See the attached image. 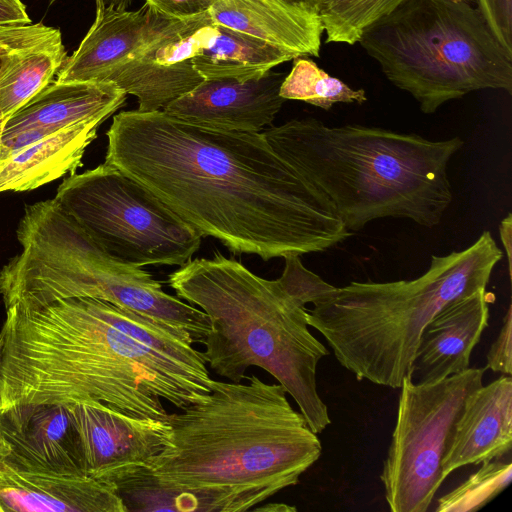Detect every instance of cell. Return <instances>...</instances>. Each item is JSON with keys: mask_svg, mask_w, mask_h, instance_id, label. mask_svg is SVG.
Listing matches in <instances>:
<instances>
[{"mask_svg": "<svg viewBox=\"0 0 512 512\" xmlns=\"http://www.w3.org/2000/svg\"><path fill=\"white\" fill-rule=\"evenodd\" d=\"M105 162L231 252L264 261L323 252L352 235L332 203L262 132L182 121L163 110L123 111L107 131Z\"/></svg>", "mask_w": 512, "mask_h": 512, "instance_id": "cell-1", "label": "cell"}, {"mask_svg": "<svg viewBox=\"0 0 512 512\" xmlns=\"http://www.w3.org/2000/svg\"><path fill=\"white\" fill-rule=\"evenodd\" d=\"M0 330V412L22 404L96 403L165 420L212 390L193 338L104 300L13 304Z\"/></svg>", "mask_w": 512, "mask_h": 512, "instance_id": "cell-2", "label": "cell"}, {"mask_svg": "<svg viewBox=\"0 0 512 512\" xmlns=\"http://www.w3.org/2000/svg\"><path fill=\"white\" fill-rule=\"evenodd\" d=\"M248 380L213 379L206 398L168 414V442L146 466L160 486L198 494L209 511H247L320 458L317 434L284 387Z\"/></svg>", "mask_w": 512, "mask_h": 512, "instance_id": "cell-3", "label": "cell"}, {"mask_svg": "<svg viewBox=\"0 0 512 512\" xmlns=\"http://www.w3.org/2000/svg\"><path fill=\"white\" fill-rule=\"evenodd\" d=\"M261 132L283 160L326 195L352 233L386 217L431 228L452 202L447 169L464 145L460 137L433 141L359 124L327 126L315 118L292 119Z\"/></svg>", "mask_w": 512, "mask_h": 512, "instance_id": "cell-4", "label": "cell"}, {"mask_svg": "<svg viewBox=\"0 0 512 512\" xmlns=\"http://www.w3.org/2000/svg\"><path fill=\"white\" fill-rule=\"evenodd\" d=\"M168 284L208 316L201 353L217 375L240 383L249 367H260L293 398L313 432L331 423L316 385L317 365L329 352L309 331L306 307L277 279L261 278L216 251L180 266Z\"/></svg>", "mask_w": 512, "mask_h": 512, "instance_id": "cell-5", "label": "cell"}, {"mask_svg": "<svg viewBox=\"0 0 512 512\" xmlns=\"http://www.w3.org/2000/svg\"><path fill=\"white\" fill-rule=\"evenodd\" d=\"M502 256L486 230L466 249L433 255L416 279L334 287L306 308L308 325L357 380L400 388L404 377L412 375L425 326L451 303L486 288Z\"/></svg>", "mask_w": 512, "mask_h": 512, "instance_id": "cell-6", "label": "cell"}, {"mask_svg": "<svg viewBox=\"0 0 512 512\" xmlns=\"http://www.w3.org/2000/svg\"><path fill=\"white\" fill-rule=\"evenodd\" d=\"M359 43L423 113L482 89L512 94V57L466 1L406 0Z\"/></svg>", "mask_w": 512, "mask_h": 512, "instance_id": "cell-7", "label": "cell"}, {"mask_svg": "<svg viewBox=\"0 0 512 512\" xmlns=\"http://www.w3.org/2000/svg\"><path fill=\"white\" fill-rule=\"evenodd\" d=\"M54 199L107 253L130 265L182 266L200 247L193 228L106 163L66 177Z\"/></svg>", "mask_w": 512, "mask_h": 512, "instance_id": "cell-8", "label": "cell"}, {"mask_svg": "<svg viewBox=\"0 0 512 512\" xmlns=\"http://www.w3.org/2000/svg\"><path fill=\"white\" fill-rule=\"evenodd\" d=\"M485 368L400 386L397 417L380 480L392 512H426L445 480L442 462L466 398L483 385Z\"/></svg>", "mask_w": 512, "mask_h": 512, "instance_id": "cell-9", "label": "cell"}, {"mask_svg": "<svg viewBox=\"0 0 512 512\" xmlns=\"http://www.w3.org/2000/svg\"><path fill=\"white\" fill-rule=\"evenodd\" d=\"M69 405L89 477L116 484L148 466L168 442L167 418L132 417L96 403Z\"/></svg>", "mask_w": 512, "mask_h": 512, "instance_id": "cell-10", "label": "cell"}, {"mask_svg": "<svg viewBox=\"0 0 512 512\" xmlns=\"http://www.w3.org/2000/svg\"><path fill=\"white\" fill-rule=\"evenodd\" d=\"M95 1V20L57 73L58 82L111 83L125 64L180 21L147 3L136 11H118Z\"/></svg>", "mask_w": 512, "mask_h": 512, "instance_id": "cell-11", "label": "cell"}, {"mask_svg": "<svg viewBox=\"0 0 512 512\" xmlns=\"http://www.w3.org/2000/svg\"><path fill=\"white\" fill-rule=\"evenodd\" d=\"M209 13L178 21L160 38L125 64L113 77L115 84L138 100V111L163 110L204 79L192 64Z\"/></svg>", "mask_w": 512, "mask_h": 512, "instance_id": "cell-12", "label": "cell"}, {"mask_svg": "<svg viewBox=\"0 0 512 512\" xmlns=\"http://www.w3.org/2000/svg\"><path fill=\"white\" fill-rule=\"evenodd\" d=\"M284 73L247 81L204 80L170 102L163 111L182 121L216 130L261 132L271 125L286 101L280 96Z\"/></svg>", "mask_w": 512, "mask_h": 512, "instance_id": "cell-13", "label": "cell"}, {"mask_svg": "<svg viewBox=\"0 0 512 512\" xmlns=\"http://www.w3.org/2000/svg\"><path fill=\"white\" fill-rule=\"evenodd\" d=\"M10 447L4 458L20 467L87 476L81 440L69 404H22L0 412Z\"/></svg>", "mask_w": 512, "mask_h": 512, "instance_id": "cell-14", "label": "cell"}, {"mask_svg": "<svg viewBox=\"0 0 512 512\" xmlns=\"http://www.w3.org/2000/svg\"><path fill=\"white\" fill-rule=\"evenodd\" d=\"M127 512L116 485L20 467L0 457V512Z\"/></svg>", "mask_w": 512, "mask_h": 512, "instance_id": "cell-15", "label": "cell"}, {"mask_svg": "<svg viewBox=\"0 0 512 512\" xmlns=\"http://www.w3.org/2000/svg\"><path fill=\"white\" fill-rule=\"evenodd\" d=\"M512 448V378L502 374L467 398L445 453L446 477L469 464L502 458Z\"/></svg>", "mask_w": 512, "mask_h": 512, "instance_id": "cell-16", "label": "cell"}, {"mask_svg": "<svg viewBox=\"0 0 512 512\" xmlns=\"http://www.w3.org/2000/svg\"><path fill=\"white\" fill-rule=\"evenodd\" d=\"M486 288L437 313L421 333L412 366L417 383H430L470 368V356L488 326Z\"/></svg>", "mask_w": 512, "mask_h": 512, "instance_id": "cell-17", "label": "cell"}, {"mask_svg": "<svg viewBox=\"0 0 512 512\" xmlns=\"http://www.w3.org/2000/svg\"><path fill=\"white\" fill-rule=\"evenodd\" d=\"M126 98L113 83L54 80L4 122L1 135L31 127L57 132L85 122H104Z\"/></svg>", "mask_w": 512, "mask_h": 512, "instance_id": "cell-18", "label": "cell"}, {"mask_svg": "<svg viewBox=\"0 0 512 512\" xmlns=\"http://www.w3.org/2000/svg\"><path fill=\"white\" fill-rule=\"evenodd\" d=\"M212 21L299 56L318 57L323 27L318 13L268 0H219Z\"/></svg>", "mask_w": 512, "mask_h": 512, "instance_id": "cell-19", "label": "cell"}, {"mask_svg": "<svg viewBox=\"0 0 512 512\" xmlns=\"http://www.w3.org/2000/svg\"><path fill=\"white\" fill-rule=\"evenodd\" d=\"M102 123L63 128L0 160V193L33 190L68 172L75 173Z\"/></svg>", "mask_w": 512, "mask_h": 512, "instance_id": "cell-20", "label": "cell"}, {"mask_svg": "<svg viewBox=\"0 0 512 512\" xmlns=\"http://www.w3.org/2000/svg\"><path fill=\"white\" fill-rule=\"evenodd\" d=\"M298 56L259 38L218 25L203 26L192 64L204 80L247 81Z\"/></svg>", "mask_w": 512, "mask_h": 512, "instance_id": "cell-21", "label": "cell"}, {"mask_svg": "<svg viewBox=\"0 0 512 512\" xmlns=\"http://www.w3.org/2000/svg\"><path fill=\"white\" fill-rule=\"evenodd\" d=\"M66 58L60 31L42 23L5 56L0 65L2 124L53 81Z\"/></svg>", "mask_w": 512, "mask_h": 512, "instance_id": "cell-22", "label": "cell"}, {"mask_svg": "<svg viewBox=\"0 0 512 512\" xmlns=\"http://www.w3.org/2000/svg\"><path fill=\"white\" fill-rule=\"evenodd\" d=\"M280 96L285 100H299L329 110L336 103H358L367 100L363 89H353L339 78L319 68L308 56L293 59V66L285 76Z\"/></svg>", "mask_w": 512, "mask_h": 512, "instance_id": "cell-23", "label": "cell"}, {"mask_svg": "<svg viewBox=\"0 0 512 512\" xmlns=\"http://www.w3.org/2000/svg\"><path fill=\"white\" fill-rule=\"evenodd\" d=\"M406 0H325L318 10L326 43L354 45L364 31Z\"/></svg>", "mask_w": 512, "mask_h": 512, "instance_id": "cell-24", "label": "cell"}, {"mask_svg": "<svg viewBox=\"0 0 512 512\" xmlns=\"http://www.w3.org/2000/svg\"><path fill=\"white\" fill-rule=\"evenodd\" d=\"M115 485L127 511H209L198 494L160 486L146 466L128 473Z\"/></svg>", "mask_w": 512, "mask_h": 512, "instance_id": "cell-25", "label": "cell"}, {"mask_svg": "<svg viewBox=\"0 0 512 512\" xmlns=\"http://www.w3.org/2000/svg\"><path fill=\"white\" fill-rule=\"evenodd\" d=\"M481 467L458 487L438 499L437 512L477 511L511 482L512 463L502 458L484 461Z\"/></svg>", "mask_w": 512, "mask_h": 512, "instance_id": "cell-26", "label": "cell"}, {"mask_svg": "<svg viewBox=\"0 0 512 512\" xmlns=\"http://www.w3.org/2000/svg\"><path fill=\"white\" fill-rule=\"evenodd\" d=\"M285 267L277 279L283 290L301 306L321 301L335 286L308 270L299 255L284 257Z\"/></svg>", "mask_w": 512, "mask_h": 512, "instance_id": "cell-27", "label": "cell"}, {"mask_svg": "<svg viewBox=\"0 0 512 512\" xmlns=\"http://www.w3.org/2000/svg\"><path fill=\"white\" fill-rule=\"evenodd\" d=\"M492 33L512 57V0H477Z\"/></svg>", "mask_w": 512, "mask_h": 512, "instance_id": "cell-28", "label": "cell"}, {"mask_svg": "<svg viewBox=\"0 0 512 512\" xmlns=\"http://www.w3.org/2000/svg\"><path fill=\"white\" fill-rule=\"evenodd\" d=\"M485 369L512 373V307L509 305L500 332L487 353Z\"/></svg>", "mask_w": 512, "mask_h": 512, "instance_id": "cell-29", "label": "cell"}, {"mask_svg": "<svg viewBox=\"0 0 512 512\" xmlns=\"http://www.w3.org/2000/svg\"><path fill=\"white\" fill-rule=\"evenodd\" d=\"M219 0H145V3L175 19L186 20L207 13Z\"/></svg>", "mask_w": 512, "mask_h": 512, "instance_id": "cell-30", "label": "cell"}, {"mask_svg": "<svg viewBox=\"0 0 512 512\" xmlns=\"http://www.w3.org/2000/svg\"><path fill=\"white\" fill-rule=\"evenodd\" d=\"M36 24H7L0 25V65L5 56L18 44L33 34L38 28ZM2 121L0 118V137L2 133Z\"/></svg>", "mask_w": 512, "mask_h": 512, "instance_id": "cell-31", "label": "cell"}, {"mask_svg": "<svg viewBox=\"0 0 512 512\" xmlns=\"http://www.w3.org/2000/svg\"><path fill=\"white\" fill-rule=\"evenodd\" d=\"M29 23L31 19L21 0H0V25Z\"/></svg>", "mask_w": 512, "mask_h": 512, "instance_id": "cell-32", "label": "cell"}, {"mask_svg": "<svg viewBox=\"0 0 512 512\" xmlns=\"http://www.w3.org/2000/svg\"><path fill=\"white\" fill-rule=\"evenodd\" d=\"M499 234L501 242L504 246L506 258L508 262V272L511 277L512 269V214L508 213L507 216L502 219L499 225Z\"/></svg>", "mask_w": 512, "mask_h": 512, "instance_id": "cell-33", "label": "cell"}, {"mask_svg": "<svg viewBox=\"0 0 512 512\" xmlns=\"http://www.w3.org/2000/svg\"><path fill=\"white\" fill-rule=\"evenodd\" d=\"M291 7L309 10L318 13V10L325 0H268Z\"/></svg>", "mask_w": 512, "mask_h": 512, "instance_id": "cell-34", "label": "cell"}, {"mask_svg": "<svg viewBox=\"0 0 512 512\" xmlns=\"http://www.w3.org/2000/svg\"><path fill=\"white\" fill-rule=\"evenodd\" d=\"M255 511H270V512H291L296 511V507L290 506L283 503H271L266 504L263 507H258L254 509Z\"/></svg>", "mask_w": 512, "mask_h": 512, "instance_id": "cell-35", "label": "cell"}, {"mask_svg": "<svg viewBox=\"0 0 512 512\" xmlns=\"http://www.w3.org/2000/svg\"><path fill=\"white\" fill-rule=\"evenodd\" d=\"M56 0H50V4L54 3ZM101 1L105 7H111L118 11L126 10L132 0H99Z\"/></svg>", "mask_w": 512, "mask_h": 512, "instance_id": "cell-36", "label": "cell"}, {"mask_svg": "<svg viewBox=\"0 0 512 512\" xmlns=\"http://www.w3.org/2000/svg\"><path fill=\"white\" fill-rule=\"evenodd\" d=\"M10 452V447L6 440L3 437V434L0 430V457H5Z\"/></svg>", "mask_w": 512, "mask_h": 512, "instance_id": "cell-37", "label": "cell"}, {"mask_svg": "<svg viewBox=\"0 0 512 512\" xmlns=\"http://www.w3.org/2000/svg\"><path fill=\"white\" fill-rule=\"evenodd\" d=\"M450 1L461 2V1H466V0H450Z\"/></svg>", "mask_w": 512, "mask_h": 512, "instance_id": "cell-38", "label": "cell"}]
</instances>
